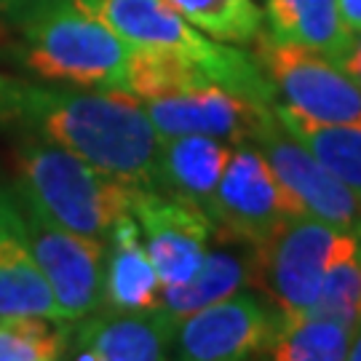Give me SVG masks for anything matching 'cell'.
Returning <instances> with one entry per match:
<instances>
[{"mask_svg":"<svg viewBox=\"0 0 361 361\" xmlns=\"http://www.w3.org/2000/svg\"><path fill=\"white\" fill-rule=\"evenodd\" d=\"M0 126L59 145L129 185L155 188L161 134L129 91L0 75Z\"/></svg>","mask_w":361,"mask_h":361,"instance_id":"cell-1","label":"cell"},{"mask_svg":"<svg viewBox=\"0 0 361 361\" xmlns=\"http://www.w3.org/2000/svg\"><path fill=\"white\" fill-rule=\"evenodd\" d=\"M16 25L19 40L11 56L32 78L83 89H123L134 49L78 0H62Z\"/></svg>","mask_w":361,"mask_h":361,"instance_id":"cell-2","label":"cell"},{"mask_svg":"<svg viewBox=\"0 0 361 361\" xmlns=\"http://www.w3.org/2000/svg\"><path fill=\"white\" fill-rule=\"evenodd\" d=\"M134 188L80 155L35 137H22L16 147L13 190L70 231L102 238L131 212Z\"/></svg>","mask_w":361,"mask_h":361,"instance_id":"cell-3","label":"cell"},{"mask_svg":"<svg viewBox=\"0 0 361 361\" xmlns=\"http://www.w3.org/2000/svg\"><path fill=\"white\" fill-rule=\"evenodd\" d=\"M78 3L86 6L91 13H97L131 49L188 56L222 86L238 91L255 102H276V94L255 56H246L244 51L222 40L209 38L177 8H171L169 0H78Z\"/></svg>","mask_w":361,"mask_h":361,"instance_id":"cell-4","label":"cell"},{"mask_svg":"<svg viewBox=\"0 0 361 361\" xmlns=\"http://www.w3.org/2000/svg\"><path fill=\"white\" fill-rule=\"evenodd\" d=\"M359 249V231L302 214L252 246L249 286L279 316L305 313L316 305L326 271Z\"/></svg>","mask_w":361,"mask_h":361,"instance_id":"cell-5","label":"cell"},{"mask_svg":"<svg viewBox=\"0 0 361 361\" xmlns=\"http://www.w3.org/2000/svg\"><path fill=\"white\" fill-rule=\"evenodd\" d=\"M252 43L259 70L281 104L324 123H361V89L335 59L273 38L268 30Z\"/></svg>","mask_w":361,"mask_h":361,"instance_id":"cell-6","label":"cell"},{"mask_svg":"<svg viewBox=\"0 0 361 361\" xmlns=\"http://www.w3.org/2000/svg\"><path fill=\"white\" fill-rule=\"evenodd\" d=\"M16 195L22 225L30 249L56 300V316L75 324L78 319L99 310L104 300V259L107 241L91 238L59 225L43 214L30 198Z\"/></svg>","mask_w":361,"mask_h":361,"instance_id":"cell-7","label":"cell"},{"mask_svg":"<svg viewBox=\"0 0 361 361\" xmlns=\"http://www.w3.org/2000/svg\"><path fill=\"white\" fill-rule=\"evenodd\" d=\"M204 212L214 222V231L252 246L265 241L284 222L305 214L255 142L233 147L231 164Z\"/></svg>","mask_w":361,"mask_h":361,"instance_id":"cell-8","label":"cell"},{"mask_svg":"<svg viewBox=\"0 0 361 361\" xmlns=\"http://www.w3.org/2000/svg\"><path fill=\"white\" fill-rule=\"evenodd\" d=\"M252 142L268 158L276 177L292 193L305 214L335 225L343 231H359L361 225V193L337 180L316 155L297 137H292L271 110Z\"/></svg>","mask_w":361,"mask_h":361,"instance_id":"cell-9","label":"cell"},{"mask_svg":"<svg viewBox=\"0 0 361 361\" xmlns=\"http://www.w3.org/2000/svg\"><path fill=\"white\" fill-rule=\"evenodd\" d=\"M279 313L257 295L225 297L177 322L174 350L185 361H244L265 356Z\"/></svg>","mask_w":361,"mask_h":361,"instance_id":"cell-10","label":"cell"},{"mask_svg":"<svg viewBox=\"0 0 361 361\" xmlns=\"http://www.w3.org/2000/svg\"><path fill=\"white\" fill-rule=\"evenodd\" d=\"M131 214L140 222L147 255L164 289L188 284L214 235V222L207 212L198 204L137 185Z\"/></svg>","mask_w":361,"mask_h":361,"instance_id":"cell-11","label":"cell"},{"mask_svg":"<svg viewBox=\"0 0 361 361\" xmlns=\"http://www.w3.org/2000/svg\"><path fill=\"white\" fill-rule=\"evenodd\" d=\"M145 110L161 137L204 134L233 145L252 142L273 104L249 99L212 78L171 91L166 97L145 99Z\"/></svg>","mask_w":361,"mask_h":361,"instance_id":"cell-12","label":"cell"},{"mask_svg":"<svg viewBox=\"0 0 361 361\" xmlns=\"http://www.w3.org/2000/svg\"><path fill=\"white\" fill-rule=\"evenodd\" d=\"M177 319L164 308H104L78 319L70 356L83 361H155L174 348Z\"/></svg>","mask_w":361,"mask_h":361,"instance_id":"cell-13","label":"cell"},{"mask_svg":"<svg viewBox=\"0 0 361 361\" xmlns=\"http://www.w3.org/2000/svg\"><path fill=\"white\" fill-rule=\"evenodd\" d=\"M0 316H56V300L30 249L16 195L0 188Z\"/></svg>","mask_w":361,"mask_h":361,"instance_id":"cell-14","label":"cell"},{"mask_svg":"<svg viewBox=\"0 0 361 361\" xmlns=\"http://www.w3.org/2000/svg\"><path fill=\"white\" fill-rule=\"evenodd\" d=\"M235 145L204 134L161 137L155 190L190 201L204 209L217 188L219 177L233 158Z\"/></svg>","mask_w":361,"mask_h":361,"instance_id":"cell-15","label":"cell"},{"mask_svg":"<svg viewBox=\"0 0 361 361\" xmlns=\"http://www.w3.org/2000/svg\"><path fill=\"white\" fill-rule=\"evenodd\" d=\"M161 297L164 284L147 255L140 222L129 212L107 233L102 305L118 310L161 308Z\"/></svg>","mask_w":361,"mask_h":361,"instance_id":"cell-16","label":"cell"},{"mask_svg":"<svg viewBox=\"0 0 361 361\" xmlns=\"http://www.w3.org/2000/svg\"><path fill=\"white\" fill-rule=\"evenodd\" d=\"M249 262L252 244L214 231L195 276L188 284L164 289L161 308L180 322L195 310L233 297L235 292H241V286L249 284Z\"/></svg>","mask_w":361,"mask_h":361,"instance_id":"cell-17","label":"cell"},{"mask_svg":"<svg viewBox=\"0 0 361 361\" xmlns=\"http://www.w3.org/2000/svg\"><path fill=\"white\" fill-rule=\"evenodd\" d=\"M265 19L273 38L313 49L335 62L350 40L337 0H265Z\"/></svg>","mask_w":361,"mask_h":361,"instance_id":"cell-18","label":"cell"},{"mask_svg":"<svg viewBox=\"0 0 361 361\" xmlns=\"http://www.w3.org/2000/svg\"><path fill=\"white\" fill-rule=\"evenodd\" d=\"M273 110L286 131L297 137L324 166L361 193V123H324L273 102Z\"/></svg>","mask_w":361,"mask_h":361,"instance_id":"cell-19","label":"cell"},{"mask_svg":"<svg viewBox=\"0 0 361 361\" xmlns=\"http://www.w3.org/2000/svg\"><path fill=\"white\" fill-rule=\"evenodd\" d=\"M350 337V326L313 310L279 316L265 356L276 361H343L348 359Z\"/></svg>","mask_w":361,"mask_h":361,"instance_id":"cell-20","label":"cell"},{"mask_svg":"<svg viewBox=\"0 0 361 361\" xmlns=\"http://www.w3.org/2000/svg\"><path fill=\"white\" fill-rule=\"evenodd\" d=\"M70 337V322L54 316H0V361L65 359Z\"/></svg>","mask_w":361,"mask_h":361,"instance_id":"cell-21","label":"cell"},{"mask_svg":"<svg viewBox=\"0 0 361 361\" xmlns=\"http://www.w3.org/2000/svg\"><path fill=\"white\" fill-rule=\"evenodd\" d=\"M171 8L222 43H252L262 32V11L255 0H169Z\"/></svg>","mask_w":361,"mask_h":361,"instance_id":"cell-22","label":"cell"},{"mask_svg":"<svg viewBox=\"0 0 361 361\" xmlns=\"http://www.w3.org/2000/svg\"><path fill=\"white\" fill-rule=\"evenodd\" d=\"M313 313L337 319L350 329L361 324V249L335 262L324 276Z\"/></svg>","mask_w":361,"mask_h":361,"instance_id":"cell-23","label":"cell"},{"mask_svg":"<svg viewBox=\"0 0 361 361\" xmlns=\"http://www.w3.org/2000/svg\"><path fill=\"white\" fill-rule=\"evenodd\" d=\"M56 3H62V0H3L0 11L8 13V19H13V22H22L27 16L46 11V8H51Z\"/></svg>","mask_w":361,"mask_h":361,"instance_id":"cell-24","label":"cell"},{"mask_svg":"<svg viewBox=\"0 0 361 361\" xmlns=\"http://www.w3.org/2000/svg\"><path fill=\"white\" fill-rule=\"evenodd\" d=\"M337 65L343 67V70L356 80V86L361 89V32H350L348 46H345V51L340 54Z\"/></svg>","mask_w":361,"mask_h":361,"instance_id":"cell-25","label":"cell"},{"mask_svg":"<svg viewBox=\"0 0 361 361\" xmlns=\"http://www.w3.org/2000/svg\"><path fill=\"white\" fill-rule=\"evenodd\" d=\"M337 8L348 32H361V0H337Z\"/></svg>","mask_w":361,"mask_h":361,"instance_id":"cell-26","label":"cell"},{"mask_svg":"<svg viewBox=\"0 0 361 361\" xmlns=\"http://www.w3.org/2000/svg\"><path fill=\"white\" fill-rule=\"evenodd\" d=\"M348 359L350 361H361V324L356 326V329H353V337H350Z\"/></svg>","mask_w":361,"mask_h":361,"instance_id":"cell-27","label":"cell"},{"mask_svg":"<svg viewBox=\"0 0 361 361\" xmlns=\"http://www.w3.org/2000/svg\"><path fill=\"white\" fill-rule=\"evenodd\" d=\"M359 235H361V225H359Z\"/></svg>","mask_w":361,"mask_h":361,"instance_id":"cell-28","label":"cell"},{"mask_svg":"<svg viewBox=\"0 0 361 361\" xmlns=\"http://www.w3.org/2000/svg\"><path fill=\"white\" fill-rule=\"evenodd\" d=\"M0 3H3V0H0Z\"/></svg>","mask_w":361,"mask_h":361,"instance_id":"cell-29","label":"cell"}]
</instances>
